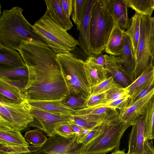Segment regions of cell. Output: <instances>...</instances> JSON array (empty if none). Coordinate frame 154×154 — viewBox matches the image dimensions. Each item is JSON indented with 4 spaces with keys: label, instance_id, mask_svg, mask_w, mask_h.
<instances>
[{
    "label": "cell",
    "instance_id": "1",
    "mask_svg": "<svg viewBox=\"0 0 154 154\" xmlns=\"http://www.w3.org/2000/svg\"><path fill=\"white\" fill-rule=\"evenodd\" d=\"M17 50L28 70L22 91L29 101L63 100L71 94L57 54L48 46L23 40Z\"/></svg>",
    "mask_w": 154,
    "mask_h": 154
},
{
    "label": "cell",
    "instance_id": "2",
    "mask_svg": "<svg viewBox=\"0 0 154 154\" xmlns=\"http://www.w3.org/2000/svg\"><path fill=\"white\" fill-rule=\"evenodd\" d=\"M23 11L18 6L3 10L0 17V45L17 50L22 42L26 40L48 47L25 18Z\"/></svg>",
    "mask_w": 154,
    "mask_h": 154
},
{
    "label": "cell",
    "instance_id": "3",
    "mask_svg": "<svg viewBox=\"0 0 154 154\" xmlns=\"http://www.w3.org/2000/svg\"><path fill=\"white\" fill-rule=\"evenodd\" d=\"M117 109L112 110L104 120L102 132L91 141L83 145V154L106 153L119 149L120 140L126 129L130 127L119 118Z\"/></svg>",
    "mask_w": 154,
    "mask_h": 154
},
{
    "label": "cell",
    "instance_id": "4",
    "mask_svg": "<svg viewBox=\"0 0 154 154\" xmlns=\"http://www.w3.org/2000/svg\"><path fill=\"white\" fill-rule=\"evenodd\" d=\"M33 26L35 32L57 54L70 52L79 46L78 40L57 23L47 10Z\"/></svg>",
    "mask_w": 154,
    "mask_h": 154
},
{
    "label": "cell",
    "instance_id": "5",
    "mask_svg": "<svg viewBox=\"0 0 154 154\" xmlns=\"http://www.w3.org/2000/svg\"><path fill=\"white\" fill-rule=\"evenodd\" d=\"M60 69L71 94L79 95L87 99L91 95V88L87 80L85 61L72 53L57 54Z\"/></svg>",
    "mask_w": 154,
    "mask_h": 154
},
{
    "label": "cell",
    "instance_id": "6",
    "mask_svg": "<svg viewBox=\"0 0 154 154\" xmlns=\"http://www.w3.org/2000/svg\"><path fill=\"white\" fill-rule=\"evenodd\" d=\"M114 21L106 3V0H95L90 25V41L93 54L104 50L113 29Z\"/></svg>",
    "mask_w": 154,
    "mask_h": 154
},
{
    "label": "cell",
    "instance_id": "7",
    "mask_svg": "<svg viewBox=\"0 0 154 154\" xmlns=\"http://www.w3.org/2000/svg\"><path fill=\"white\" fill-rule=\"evenodd\" d=\"M0 122L20 131L24 130L33 121L31 106L26 100L20 103L0 98Z\"/></svg>",
    "mask_w": 154,
    "mask_h": 154
},
{
    "label": "cell",
    "instance_id": "8",
    "mask_svg": "<svg viewBox=\"0 0 154 154\" xmlns=\"http://www.w3.org/2000/svg\"><path fill=\"white\" fill-rule=\"evenodd\" d=\"M153 19V17L151 16L142 15L140 35L136 52L134 81L146 70L151 66H154L150 43L151 27Z\"/></svg>",
    "mask_w": 154,
    "mask_h": 154
},
{
    "label": "cell",
    "instance_id": "9",
    "mask_svg": "<svg viewBox=\"0 0 154 154\" xmlns=\"http://www.w3.org/2000/svg\"><path fill=\"white\" fill-rule=\"evenodd\" d=\"M30 112L34 119L28 127L38 128L49 137L55 136L56 131L60 127L70 125L73 122L72 114L54 113L31 106Z\"/></svg>",
    "mask_w": 154,
    "mask_h": 154
},
{
    "label": "cell",
    "instance_id": "10",
    "mask_svg": "<svg viewBox=\"0 0 154 154\" xmlns=\"http://www.w3.org/2000/svg\"><path fill=\"white\" fill-rule=\"evenodd\" d=\"M78 137L66 138L58 135L49 137L45 143L40 147L29 146L26 154H83V144L79 143Z\"/></svg>",
    "mask_w": 154,
    "mask_h": 154
},
{
    "label": "cell",
    "instance_id": "11",
    "mask_svg": "<svg viewBox=\"0 0 154 154\" xmlns=\"http://www.w3.org/2000/svg\"><path fill=\"white\" fill-rule=\"evenodd\" d=\"M154 96V88L146 95L130 104L128 103L119 109V118L121 121L132 126L138 117L143 114L150 100Z\"/></svg>",
    "mask_w": 154,
    "mask_h": 154
},
{
    "label": "cell",
    "instance_id": "12",
    "mask_svg": "<svg viewBox=\"0 0 154 154\" xmlns=\"http://www.w3.org/2000/svg\"><path fill=\"white\" fill-rule=\"evenodd\" d=\"M95 0H87L85 15L79 29L78 41L79 46L88 57L93 54L90 36V20Z\"/></svg>",
    "mask_w": 154,
    "mask_h": 154
},
{
    "label": "cell",
    "instance_id": "13",
    "mask_svg": "<svg viewBox=\"0 0 154 154\" xmlns=\"http://www.w3.org/2000/svg\"><path fill=\"white\" fill-rule=\"evenodd\" d=\"M117 57L123 61L120 64V69L132 83L134 81L136 60L131 40L125 33L123 47Z\"/></svg>",
    "mask_w": 154,
    "mask_h": 154
},
{
    "label": "cell",
    "instance_id": "14",
    "mask_svg": "<svg viewBox=\"0 0 154 154\" xmlns=\"http://www.w3.org/2000/svg\"><path fill=\"white\" fill-rule=\"evenodd\" d=\"M106 3L114 23H117L122 29L128 30L131 20L128 15V7L123 0H106Z\"/></svg>",
    "mask_w": 154,
    "mask_h": 154
},
{
    "label": "cell",
    "instance_id": "15",
    "mask_svg": "<svg viewBox=\"0 0 154 154\" xmlns=\"http://www.w3.org/2000/svg\"><path fill=\"white\" fill-rule=\"evenodd\" d=\"M105 69L110 73L117 84L124 88L128 87L132 82L120 69V64L123 61L119 57L105 54Z\"/></svg>",
    "mask_w": 154,
    "mask_h": 154
},
{
    "label": "cell",
    "instance_id": "16",
    "mask_svg": "<svg viewBox=\"0 0 154 154\" xmlns=\"http://www.w3.org/2000/svg\"><path fill=\"white\" fill-rule=\"evenodd\" d=\"M84 68L86 77L91 88L101 83L108 77V72L102 66L88 57L85 61Z\"/></svg>",
    "mask_w": 154,
    "mask_h": 154
},
{
    "label": "cell",
    "instance_id": "17",
    "mask_svg": "<svg viewBox=\"0 0 154 154\" xmlns=\"http://www.w3.org/2000/svg\"><path fill=\"white\" fill-rule=\"evenodd\" d=\"M144 113L139 116L134 124L136 128L137 154H154L152 140L146 139L145 137Z\"/></svg>",
    "mask_w": 154,
    "mask_h": 154
},
{
    "label": "cell",
    "instance_id": "18",
    "mask_svg": "<svg viewBox=\"0 0 154 154\" xmlns=\"http://www.w3.org/2000/svg\"><path fill=\"white\" fill-rule=\"evenodd\" d=\"M26 66L19 52L0 45V69H8Z\"/></svg>",
    "mask_w": 154,
    "mask_h": 154
},
{
    "label": "cell",
    "instance_id": "19",
    "mask_svg": "<svg viewBox=\"0 0 154 154\" xmlns=\"http://www.w3.org/2000/svg\"><path fill=\"white\" fill-rule=\"evenodd\" d=\"M154 80V66L143 72L137 79L126 88L129 91V105L135 100L139 93Z\"/></svg>",
    "mask_w": 154,
    "mask_h": 154
},
{
    "label": "cell",
    "instance_id": "20",
    "mask_svg": "<svg viewBox=\"0 0 154 154\" xmlns=\"http://www.w3.org/2000/svg\"><path fill=\"white\" fill-rule=\"evenodd\" d=\"M47 10L55 21L67 31L73 26L70 18L66 15L63 8L61 0H45Z\"/></svg>",
    "mask_w": 154,
    "mask_h": 154
},
{
    "label": "cell",
    "instance_id": "21",
    "mask_svg": "<svg viewBox=\"0 0 154 154\" xmlns=\"http://www.w3.org/2000/svg\"><path fill=\"white\" fill-rule=\"evenodd\" d=\"M124 31L117 23H114L104 49L107 54L116 56L119 55L123 45Z\"/></svg>",
    "mask_w": 154,
    "mask_h": 154
},
{
    "label": "cell",
    "instance_id": "22",
    "mask_svg": "<svg viewBox=\"0 0 154 154\" xmlns=\"http://www.w3.org/2000/svg\"><path fill=\"white\" fill-rule=\"evenodd\" d=\"M62 100L29 101L32 107L42 109L49 112L59 114H70L75 110L64 105Z\"/></svg>",
    "mask_w": 154,
    "mask_h": 154
},
{
    "label": "cell",
    "instance_id": "23",
    "mask_svg": "<svg viewBox=\"0 0 154 154\" xmlns=\"http://www.w3.org/2000/svg\"><path fill=\"white\" fill-rule=\"evenodd\" d=\"M0 98L17 103H20L27 100L22 93V90L6 82L1 78H0Z\"/></svg>",
    "mask_w": 154,
    "mask_h": 154
},
{
    "label": "cell",
    "instance_id": "24",
    "mask_svg": "<svg viewBox=\"0 0 154 154\" xmlns=\"http://www.w3.org/2000/svg\"><path fill=\"white\" fill-rule=\"evenodd\" d=\"M0 140L12 143L29 146L20 131L14 130L0 122Z\"/></svg>",
    "mask_w": 154,
    "mask_h": 154
},
{
    "label": "cell",
    "instance_id": "25",
    "mask_svg": "<svg viewBox=\"0 0 154 154\" xmlns=\"http://www.w3.org/2000/svg\"><path fill=\"white\" fill-rule=\"evenodd\" d=\"M142 16L141 14L136 12L131 18V23L129 28L124 32L131 40L135 59L140 35V25Z\"/></svg>",
    "mask_w": 154,
    "mask_h": 154
},
{
    "label": "cell",
    "instance_id": "26",
    "mask_svg": "<svg viewBox=\"0 0 154 154\" xmlns=\"http://www.w3.org/2000/svg\"><path fill=\"white\" fill-rule=\"evenodd\" d=\"M108 115L90 116L72 115V123L84 128L92 129L101 124Z\"/></svg>",
    "mask_w": 154,
    "mask_h": 154
},
{
    "label": "cell",
    "instance_id": "27",
    "mask_svg": "<svg viewBox=\"0 0 154 154\" xmlns=\"http://www.w3.org/2000/svg\"><path fill=\"white\" fill-rule=\"evenodd\" d=\"M128 7L142 15L151 16L154 10V0H123Z\"/></svg>",
    "mask_w": 154,
    "mask_h": 154
},
{
    "label": "cell",
    "instance_id": "28",
    "mask_svg": "<svg viewBox=\"0 0 154 154\" xmlns=\"http://www.w3.org/2000/svg\"><path fill=\"white\" fill-rule=\"evenodd\" d=\"M145 137L149 140L154 139V96L147 105L144 112Z\"/></svg>",
    "mask_w": 154,
    "mask_h": 154
},
{
    "label": "cell",
    "instance_id": "29",
    "mask_svg": "<svg viewBox=\"0 0 154 154\" xmlns=\"http://www.w3.org/2000/svg\"><path fill=\"white\" fill-rule=\"evenodd\" d=\"M86 1L87 0H73L71 17L78 30L85 15Z\"/></svg>",
    "mask_w": 154,
    "mask_h": 154
},
{
    "label": "cell",
    "instance_id": "30",
    "mask_svg": "<svg viewBox=\"0 0 154 154\" xmlns=\"http://www.w3.org/2000/svg\"><path fill=\"white\" fill-rule=\"evenodd\" d=\"M24 137L27 142L35 147L42 146L48 139L43 131L38 128L26 131Z\"/></svg>",
    "mask_w": 154,
    "mask_h": 154
},
{
    "label": "cell",
    "instance_id": "31",
    "mask_svg": "<svg viewBox=\"0 0 154 154\" xmlns=\"http://www.w3.org/2000/svg\"><path fill=\"white\" fill-rule=\"evenodd\" d=\"M29 146L12 143L0 140V154H26L30 152Z\"/></svg>",
    "mask_w": 154,
    "mask_h": 154
},
{
    "label": "cell",
    "instance_id": "32",
    "mask_svg": "<svg viewBox=\"0 0 154 154\" xmlns=\"http://www.w3.org/2000/svg\"><path fill=\"white\" fill-rule=\"evenodd\" d=\"M112 109L101 104L75 110V112L72 114L74 116H102L108 115Z\"/></svg>",
    "mask_w": 154,
    "mask_h": 154
},
{
    "label": "cell",
    "instance_id": "33",
    "mask_svg": "<svg viewBox=\"0 0 154 154\" xmlns=\"http://www.w3.org/2000/svg\"><path fill=\"white\" fill-rule=\"evenodd\" d=\"M28 76L26 66L8 69H0V78L28 79Z\"/></svg>",
    "mask_w": 154,
    "mask_h": 154
},
{
    "label": "cell",
    "instance_id": "34",
    "mask_svg": "<svg viewBox=\"0 0 154 154\" xmlns=\"http://www.w3.org/2000/svg\"><path fill=\"white\" fill-rule=\"evenodd\" d=\"M129 92L126 88H122L115 83L106 92L108 103L125 98L129 95Z\"/></svg>",
    "mask_w": 154,
    "mask_h": 154
},
{
    "label": "cell",
    "instance_id": "35",
    "mask_svg": "<svg viewBox=\"0 0 154 154\" xmlns=\"http://www.w3.org/2000/svg\"><path fill=\"white\" fill-rule=\"evenodd\" d=\"M87 99L78 95L70 94L62 101L64 105L74 110L85 108Z\"/></svg>",
    "mask_w": 154,
    "mask_h": 154
},
{
    "label": "cell",
    "instance_id": "36",
    "mask_svg": "<svg viewBox=\"0 0 154 154\" xmlns=\"http://www.w3.org/2000/svg\"><path fill=\"white\" fill-rule=\"evenodd\" d=\"M115 83L112 76H111L108 77L101 83L91 88V95L106 92Z\"/></svg>",
    "mask_w": 154,
    "mask_h": 154
},
{
    "label": "cell",
    "instance_id": "37",
    "mask_svg": "<svg viewBox=\"0 0 154 154\" xmlns=\"http://www.w3.org/2000/svg\"><path fill=\"white\" fill-rule=\"evenodd\" d=\"M108 102L105 92L98 94L90 96L86 100L85 106L86 107H89L104 104Z\"/></svg>",
    "mask_w": 154,
    "mask_h": 154
},
{
    "label": "cell",
    "instance_id": "38",
    "mask_svg": "<svg viewBox=\"0 0 154 154\" xmlns=\"http://www.w3.org/2000/svg\"><path fill=\"white\" fill-rule=\"evenodd\" d=\"M104 120L101 124L93 129L88 133L82 140L81 143L83 145L88 144L102 132L104 127Z\"/></svg>",
    "mask_w": 154,
    "mask_h": 154
},
{
    "label": "cell",
    "instance_id": "39",
    "mask_svg": "<svg viewBox=\"0 0 154 154\" xmlns=\"http://www.w3.org/2000/svg\"><path fill=\"white\" fill-rule=\"evenodd\" d=\"M136 153V128L135 124L132 126V130L129 136L128 151L127 154Z\"/></svg>",
    "mask_w": 154,
    "mask_h": 154
},
{
    "label": "cell",
    "instance_id": "40",
    "mask_svg": "<svg viewBox=\"0 0 154 154\" xmlns=\"http://www.w3.org/2000/svg\"><path fill=\"white\" fill-rule=\"evenodd\" d=\"M55 134L66 138H71L75 136L72 128L68 125H63L60 128L56 131Z\"/></svg>",
    "mask_w": 154,
    "mask_h": 154
},
{
    "label": "cell",
    "instance_id": "41",
    "mask_svg": "<svg viewBox=\"0 0 154 154\" xmlns=\"http://www.w3.org/2000/svg\"><path fill=\"white\" fill-rule=\"evenodd\" d=\"M130 97V96L129 95L125 98L108 103L102 105L104 106L110 108L112 109H120L124 106Z\"/></svg>",
    "mask_w": 154,
    "mask_h": 154
},
{
    "label": "cell",
    "instance_id": "42",
    "mask_svg": "<svg viewBox=\"0 0 154 154\" xmlns=\"http://www.w3.org/2000/svg\"><path fill=\"white\" fill-rule=\"evenodd\" d=\"M2 79L4 81L10 84L14 85L22 90L27 85L28 79H10L7 78Z\"/></svg>",
    "mask_w": 154,
    "mask_h": 154
},
{
    "label": "cell",
    "instance_id": "43",
    "mask_svg": "<svg viewBox=\"0 0 154 154\" xmlns=\"http://www.w3.org/2000/svg\"><path fill=\"white\" fill-rule=\"evenodd\" d=\"M63 10L66 16L70 18L73 8V0H61Z\"/></svg>",
    "mask_w": 154,
    "mask_h": 154
},
{
    "label": "cell",
    "instance_id": "44",
    "mask_svg": "<svg viewBox=\"0 0 154 154\" xmlns=\"http://www.w3.org/2000/svg\"><path fill=\"white\" fill-rule=\"evenodd\" d=\"M90 56L97 63L105 68L106 62L105 54L101 53L98 54H92Z\"/></svg>",
    "mask_w": 154,
    "mask_h": 154
},
{
    "label": "cell",
    "instance_id": "45",
    "mask_svg": "<svg viewBox=\"0 0 154 154\" xmlns=\"http://www.w3.org/2000/svg\"><path fill=\"white\" fill-rule=\"evenodd\" d=\"M154 88V80L148 85L139 93L134 101L137 100L145 96Z\"/></svg>",
    "mask_w": 154,
    "mask_h": 154
},
{
    "label": "cell",
    "instance_id": "46",
    "mask_svg": "<svg viewBox=\"0 0 154 154\" xmlns=\"http://www.w3.org/2000/svg\"><path fill=\"white\" fill-rule=\"evenodd\" d=\"M150 43L151 48L152 57L154 63V17H153L151 27Z\"/></svg>",
    "mask_w": 154,
    "mask_h": 154
},
{
    "label": "cell",
    "instance_id": "47",
    "mask_svg": "<svg viewBox=\"0 0 154 154\" xmlns=\"http://www.w3.org/2000/svg\"><path fill=\"white\" fill-rule=\"evenodd\" d=\"M69 125L75 133V135L77 137L80 136L84 128L73 123L70 124Z\"/></svg>",
    "mask_w": 154,
    "mask_h": 154
},
{
    "label": "cell",
    "instance_id": "48",
    "mask_svg": "<svg viewBox=\"0 0 154 154\" xmlns=\"http://www.w3.org/2000/svg\"><path fill=\"white\" fill-rule=\"evenodd\" d=\"M111 154H127L125 152V149L120 150L119 149L116 150Z\"/></svg>",
    "mask_w": 154,
    "mask_h": 154
},
{
    "label": "cell",
    "instance_id": "49",
    "mask_svg": "<svg viewBox=\"0 0 154 154\" xmlns=\"http://www.w3.org/2000/svg\"><path fill=\"white\" fill-rule=\"evenodd\" d=\"M105 154V153H102V154Z\"/></svg>",
    "mask_w": 154,
    "mask_h": 154
},
{
    "label": "cell",
    "instance_id": "50",
    "mask_svg": "<svg viewBox=\"0 0 154 154\" xmlns=\"http://www.w3.org/2000/svg\"><path fill=\"white\" fill-rule=\"evenodd\" d=\"M134 154H136L134 153Z\"/></svg>",
    "mask_w": 154,
    "mask_h": 154
}]
</instances>
